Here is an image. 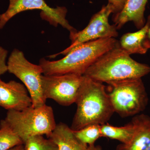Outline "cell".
Wrapping results in <instances>:
<instances>
[{
  "instance_id": "obj_1",
  "label": "cell",
  "mask_w": 150,
  "mask_h": 150,
  "mask_svg": "<svg viewBox=\"0 0 150 150\" xmlns=\"http://www.w3.org/2000/svg\"><path fill=\"white\" fill-rule=\"evenodd\" d=\"M75 103L76 111L70 127L73 131L107 123L114 112L105 86L84 76Z\"/></svg>"
},
{
  "instance_id": "obj_2",
  "label": "cell",
  "mask_w": 150,
  "mask_h": 150,
  "mask_svg": "<svg viewBox=\"0 0 150 150\" xmlns=\"http://www.w3.org/2000/svg\"><path fill=\"white\" fill-rule=\"evenodd\" d=\"M150 73V67L135 61L118 44L100 57L83 76L108 84L129 79H142Z\"/></svg>"
},
{
  "instance_id": "obj_3",
  "label": "cell",
  "mask_w": 150,
  "mask_h": 150,
  "mask_svg": "<svg viewBox=\"0 0 150 150\" xmlns=\"http://www.w3.org/2000/svg\"><path fill=\"white\" fill-rule=\"evenodd\" d=\"M118 42L115 38L89 41L80 45L59 60L51 61L42 58L39 65L44 75L73 74L83 76L89 67L100 57L115 47Z\"/></svg>"
},
{
  "instance_id": "obj_4",
  "label": "cell",
  "mask_w": 150,
  "mask_h": 150,
  "mask_svg": "<svg viewBox=\"0 0 150 150\" xmlns=\"http://www.w3.org/2000/svg\"><path fill=\"white\" fill-rule=\"evenodd\" d=\"M5 119L24 144L34 136L46 135L48 138L57 125L53 108L46 104L39 108L31 105L20 111L8 110Z\"/></svg>"
},
{
  "instance_id": "obj_5",
  "label": "cell",
  "mask_w": 150,
  "mask_h": 150,
  "mask_svg": "<svg viewBox=\"0 0 150 150\" xmlns=\"http://www.w3.org/2000/svg\"><path fill=\"white\" fill-rule=\"evenodd\" d=\"M114 112L122 117L135 116L144 110L149 98L142 79H129L108 83Z\"/></svg>"
},
{
  "instance_id": "obj_6",
  "label": "cell",
  "mask_w": 150,
  "mask_h": 150,
  "mask_svg": "<svg viewBox=\"0 0 150 150\" xmlns=\"http://www.w3.org/2000/svg\"><path fill=\"white\" fill-rule=\"evenodd\" d=\"M8 72L15 76L25 86L32 100V106L39 108L46 104L42 86V68L29 62L22 51L14 49L9 56Z\"/></svg>"
},
{
  "instance_id": "obj_7",
  "label": "cell",
  "mask_w": 150,
  "mask_h": 150,
  "mask_svg": "<svg viewBox=\"0 0 150 150\" xmlns=\"http://www.w3.org/2000/svg\"><path fill=\"white\" fill-rule=\"evenodd\" d=\"M114 13V9L110 4L103 6L101 10L94 14L88 25L82 30L70 33L71 44L68 48L60 53L52 55L48 57L56 58L60 54H67L83 43L103 38H115L118 33L115 25H110L108 18L111 13Z\"/></svg>"
},
{
  "instance_id": "obj_8",
  "label": "cell",
  "mask_w": 150,
  "mask_h": 150,
  "mask_svg": "<svg viewBox=\"0 0 150 150\" xmlns=\"http://www.w3.org/2000/svg\"><path fill=\"white\" fill-rule=\"evenodd\" d=\"M8 8L6 12L0 14V29H3L10 20L19 13L28 10H40V16L55 27L59 25L70 32L77 30L69 23L66 19L67 12L65 7H51L44 0H9Z\"/></svg>"
},
{
  "instance_id": "obj_9",
  "label": "cell",
  "mask_w": 150,
  "mask_h": 150,
  "mask_svg": "<svg viewBox=\"0 0 150 150\" xmlns=\"http://www.w3.org/2000/svg\"><path fill=\"white\" fill-rule=\"evenodd\" d=\"M83 76L69 74L42 75V90L46 100L53 99L58 104L69 106L75 103Z\"/></svg>"
},
{
  "instance_id": "obj_10",
  "label": "cell",
  "mask_w": 150,
  "mask_h": 150,
  "mask_svg": "<svg viewBox=\"0 0 150 150\" xmlns=\"http://www.w3.org/2000/svg\"><path fill=\"white\" fill-rule=\"evenodd\" d=\"M31 97L23 84L16 81L5 82L0 76V106L9 110H23L32 105Z\"/></svg>"
},
{
  "instance_id": "obj_11",
  "label": "cell",
  "mask_w": 150,
  "mask_h": 150,
  "mask_svg": "<svg viewBox=\"0 0 150 150\" xmlns=\"http://www.w3.org/2000/svg\"><path fill=\"white\" fill-rule=\"evenodd\" d=\"M148 0H127L124 7L112 18L117 30L121 29L127 23L131 21L138 29L146 23L144 12Z\"/></svg>"
},
{
  "instance_id": "obj_12",
  "label": "cell",
  "mask_w": 150,
  "mask_h": 150,
  "mask_svg": "<svg viewBox=\"0 0 150 150\" xmlns=\"http://www.w3.org/2000/svg\"><path fill=\"white\" fill-rule=\"evenodd\" d=\"M132 121L135 126L134 136L127 144L118 145L116 150H150V116L139 114Z\"/></svg>"
},
{
  "instance_id": "obj_13",
  "label": "cell",
  "mask_w": 150,
  "mask_h": 150,
  "mask_svg": "<svg viewBox=\"0 0 150 150\" xmlns=\"http://www.w3.org/2000/svg\"><path fill=\"white\" fill-rule=\"evenodd\" d=\"M48 138L55 142L59 150H102L100 146L84 145L77 139L71 128L63 123L57 124Z\"/></svg>"
},
{
  "instance_id": "obj_14",
  "label": "cell",
  "mask_w": 150,
  "mask_h": 150,
  "mask_svg": "<svg viewBox=\"0 0 150 150\" xmlns=\"http://www.w3.org/2000/svg\"><path fill=\"white\" fill-rule=\"evenodd\" d=\"M150 26V15L144 27L138 31L123 34L118 41L119 47L129 55L144 54L148 50L144 46L145 36Z\"/></svg>"
},
{
  "instance_id": "obj_15",
  "label": "cell",
  "mask_w": 150,
  "mask_h": 150,
  "mask_svg": "<svg viewBox=\"0 0 150 150\" xmlns=\"http://www.w3.org/2000/svg\"><path fill=\"white\" fill-rule=\"evenodd\" d=\"M102 137L117 140L121 144H126L131 141L135 131V124L131 120L125 126L117 127L105 123L100 125Z\"/></svg>"
},
{
  "instance_id": "obj_16",
  "label": "cell",
  "mask_w": 150,
  "mask_h": 150,
  "mask_svg": "<svg viewBox=\"0 0 150 150\" xmlns=\"http://www.w3.org/2000/svg\"><path fill=\"white\" fill-rule=\"evenodd\" d=\"M24 144L22 140L8 123L3 119L0 121V150H8Z\"/></svg>"
},
{
  "instance_id": "obj_17",
  "label": "cell",
  "mask_w": 150,
  "mask_h": 150,
  "mask_svg": "<svg viewBox=\"0 0 150 150\" xmlns=\"http://www.w3.org/2000/svg\"><path fill=\"white\" fill-rule=\"evenodd\" d=\"M73 131L77 139L86 146H94L97 140L102 137L100 125L98 124H91L77 131Z\"/></svg>"
},
{
  "instance_id": "obj_18",
  "label": "cell",
  "mask_w": 150,
  "mask_h": 150,
  "mask_svg": "<svg viewBox=\"0 0 150 150\" xmlns=\"http://www.w3.org/2000/svg\"><path fill=\"white\" fill-rule=\"evenodd\" d=\"M24 146V150H59L54 141L41 135L28 138L25 142Z\"/></svg>"
},
{
  "instance_id": "obj_19",
  "label": "cell",
  "mask_w": 150,
  "mask_h": 150,
  "mask_svg": "<svg viewBox=\"0 0 150 150\" xmlns=\"http://www.w3.org/2000/svg\"><path fill=\"white\" fill-rule=\"evenodd\" d=\"M8 51L0 46V76L8 71L7 58Z\"/></svg>"
},
{
  "instance_id": "obj_20",
  "label": "cell",
  "mask_w": 150,
  "mask_h": 150,
  "mask_svg": "<svg viewBox=\"0 0 150 150\" xmlns=\"http://www.w3.org/2000/svg\"><path fill=\"white\" fill-rule=\"evenodd\" d=\"M108 4L112 6L114 9V13L120 12L123 8L127 0H108Z\"/></svg>"
},
{
  "instance_id": "obj_21",
  "label": "cell",
  "mask_w": 150,
  "mask_h": 150,
  "mask_svg": "<svg viewBox=\"0 0 150 150\" xmlns=\"http://www.w3.org/2000/svg\"><path fill=\"white\" fill-rule=\"evenodd\" d=\"M144 46L147 50L150 48V26L145 36L144 41Z\"/></svg>"
},
{
  "instance_id": "obj_22",
  "label": "cell",
  "mask_w": 150,
  "mask_h": 150,
  "mask_svg": "<svg viewBox=\"0 0 150 150\" xmlns=\"http://www.w3.org/2000/svg\"><path fill=\"white\" fill-rule=\"evenodd\" d=\"M8 150H24V144L16 146Z\"/></svg>"
}]
</instances>
